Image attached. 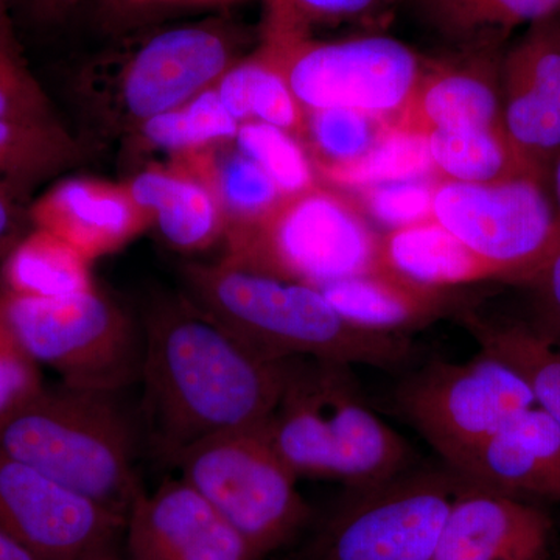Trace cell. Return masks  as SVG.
<instances>
[{
	"label": "cell",
	"mask_w": 560,
	"mask_h": 560,
	"mask_svg": "<svg viewBox=\"0 0 560 560\" xmlns=\"http://www.w3.org/2000/svg\"><path fill=\"white\" fill-rule=\"evenodd\" d=\"M186 296L265 359H315L397 371L415 360L404 334L357 326L319 289L237 267L186 264Z\"/></svg>",
	"instance_id": "obj_2"
},
{
	"label": "cell",
	"mask_w": 560,
	"mask_h": 560,
	"mask_svg": "<svg viewBox=\"0 0 560 560\" xmlns=\"http://www.w3.org/2000/svg\"><path fill=\"white\" fill-rule=\"evenodd\" d=\"M526 283L533 287L536 294L540 316L537 327L560 338V253Z\"/></svg>",
	"instance_id": "obj_39"
},
{
	"label": "cell",
	"mask_w": 560,
	"mask_h": 560,
	"mask_svg": "<svg viewBox=\"0 0 560 560\" xmlns=\"http://www.w3.org/2000/svg\"><path fill=\"white\" fill-rule=\"evenodd\" d=\"M489 54L477 51V57L463 65L425 66L410 98L386 125L423 138L441 128H504L503 103Z\"/></svg>",
	"instance_id": "obj_19"
},
{
	"label": "cell",
	"mask_w": 560,
	"mask_h": 560,
	"mask_svg": "<svg viewBox=\"0 0 560 560\" xmlns=\"http://www.w3.org/2000/svg\"><path fill=\"white\" fill-rule=\"evenodd\" d=\"M237 2L241 0H97V5L114 24L135 27L167 14L226 9Z\"/></svg>",
	"instance_id": "obj_38"
},
{
	"label": "cell",
	"mask_w": 560,
	"mask_h": 560,
	"mask_svg": "<svg viewBox=\"0 0 560 560\" xmlns=\"http://www.w3.org/2000/svg\"><path fill=\"white\" fill-rule=\"evenodd\" d=\"M315 171L330 186L350 187L353 190L436 175L427 138L389 127L374 149L360 160L316 167Z\"/></svg>",
	"instance_id": "obj_31"
},
{
	"label": "cell",
	"mask_w": 560,
	"mask_h": 560,
	"mask_svg": "<svg viewBox=\"0 0 560 560\" xmlns=\"http://www.w3.org/2000/svg\"><path fill=\"white\" fill-rule=\"evenodd\" d=\"M0 560H38L21 544L11 539L9 534L0 529Z\"/></svg>",
	"instance_id": "obj_41"
},
{
	"label": "cell",
	"mask_w": 560,
	"mask_h": 560,
	"mask_svg": "<svg viewBox=\"0 0 560 560\" xmlns=\"http://www.w3.org/2000/svg\"><path fill=\"white\" fill-rule=\"evenodd\" d=\"M434 183L427 179L399 180L357 190L361 208L390 231L431 219Z\"/></svg>",
	"instance_id": "obj_36"
},
{
	"label": "cell",
	"mask_w": 560,
	"mask_h": 560,
	"mask_svg": "<svg viewBox=\"0 0 560 560\" xmlns=\"http://www.w3.org/2000/svg\"><path fill=\"white\" fill-rule=\"evenodd\" d=\"M44 386L39 364L0 315V423L35 399Z\"/></svg>",
	"instance_id": "obj_37"
},
{
	"label": "cell",
	"mask_w": 560,
	"mask_h": 560,
	"mask_svg": "<svg viewBox=\"0 0 560 560\" xmlns=\"http://www.w3.org/2000/svg\"><path fill=\"white\" fill-rule=\"evenodd\" d=\"M0 300H2V290H0Z\"/></svg>",
	"instance_id": "obj_46"
},
{
	"label": "cell",
	"mask_w": 560,
	"mask_h": 560,
	"mask_svg": "<svg viewBox=\"0 0 560 560\" xmlns=\"http://www.w3.org/2000/svg\"><path fill=\"white\" fill-rule=\"evenodd\" d=\"M241 58V36L226 22L173 25L92 61L81 72L79 91L105 128L131 136L212 88Z\"/></svg>",
	"instance_id": "obj_5"
},
{
	"label": "cell",
	"mask_w": 560,
	"mask_h": 560,
	"mask_svg": "<svg viewBox=\"0 0 560 560\" xmlns=\"http://www.w3.org/2000/svg\"><path fill=\"white\" fill-rule=\"evenodd\" d=\"M28 2L36 3V5L44 7V9L60 11L77 5L80 0H28Z\"/></svg>",
	"instance_id": "obj_43"
},
{
	"label": "cell",
	"mask_w": 560,
	"mask_h": 560,
	"mask_svg": "<svg viewBox=\"0 0 560 560\" xmlns=\"http://www.w3.org/2000/svg\"><path fill=\"white\" fill-rule=\"evenodd\" d=\"M460 324L480 346V352L521 375L537 407L560 425V338L534 324L506 323L464 312Z\"/></svg>",
	"instance_id": "obj_23"
},
{
	"label": "cell",
	"mask_w": 560,
	"mask_h": 560,
	"mask_svg": "<svg viewBox=\"0 0 560 560\" xmlns=\"http://www.w3.org/2000/svg\"><path fill=\"white\" fill-rule=\"evenodd\" d=\"M234 143L270 176L282 195L296 194L318 184L311 154L289 131L249 120L241 124Z\"/></svg>",
	"instance_id": "obj_34"
},
{
	"label": "cell",
	"mask_w": 560,
	"mask_h": 560,
	"mask_svg": "<svg viewBox=\"0 0 560 560\" xmlns=\"http://www.w3.org/2000/svg\"><path fill=\"white\" fill-rule=\"evenodd\" d=\"M223 243L221 260L316 289L388 267L359 206L319 183L228 228Z\"/></svg>",
	"instance_id": "obj_6"
},
{
	"label": "cell",
	"mask_w": 560,
	"mask_h": 560,
	"mask_svg": "<svg viewBox=\"0 0 560 560\" xmlns=\"http://www.w3.org/2000/svg\"><path fill=\"white\" fill-rule=\"evenodd\" d=\"M268 436L298 478L364 488L411 469L412 451L361 396L350 364L291 359Z\"/></svg>",
	"instance_id": "obj_3"
},
{
	"label": "cell",
	"mask_w": 560,
	"mask_h": 560,
	"mask_svg": "<svg viewBox=\"0 0 560 560\" xmlns=\"http://www.w3.org/2000/svg\"><path fill=\"white\" fill-rule=\"evenodd\" d=\"M460 488L444 469H408L349 489L320 533L318 560H433Z\"/></svg>",
	"instance_id": "obj_11"
},
{
	"label": "cell",
	"mask_w": 560,
	"mask_h": 560,
	"mask_svg": "<svg viewBox=\"0 0 560 560\" xmlns=\"http://www.w3.org/2000/svg\"><path fill=\"white\" fill-rule=\"evenodd\" d=\"M130 560H256L246 541L186 481L140 490L125 521Z\"/></svg>",
	"instance_id": "obj_14"
},
{
	"label": "cell",
	"mask_w": 560,
	"mask_h": 560,
	"mask_svg": "<svg viewBox=\"0 0 560 560\" xmlns=\"http://www.w3.org/2000/svg\"><path fill=\"white\" fill-rule=\"evenodd\" d=\"M172 464L257 559L290 544L311 521L300 478L272 445L267 423L197 442Z\"/></svg>",
	"instance_id": "obj_7"
},
{
	"label": "cell",
	"mask_w": 560,
	"mask_h": 560,
	"mask_svg": "<svg viewBox=\"0 0 560 560\" xmlns=\"http://www.w3.org/2000/svg\"><path fill=\"white\" fill-rule=\"evenodd\" d=\"M0 529L38 560H75L114 545L125 518L0 451Z\"/></svg>",
	"instance_id": "obj_13"
},
{
	"label": "cell",
	"mask_w": 560,
	"mask_h": 560,
	"mask_svg": "<svg viewBox=\"0 0 560 560\" xmlns=\"http://www.w3.org/2000/svg\"><path fill=\"white\" fill-rule=\"evenodd\" d=\"M213 90L238 124L261 121L289 131L301 142L304 140L307 110L302 108L285 77L261 47L232 65L213 84Z\"/></svg>",
	"instance_id": "obj_27"
},
{
	"label": "cell",
	"mask_w": 560,
	"mask_h": 560,
	"mask_svg": "<svg viewBox=\"0 0 560 560\" xmlns=\"http://www.w3.org/2000/svg\"><path fill=\"white\" fill-rule=\"evenodd\" d=\"M431 219L515 282H529L560 253L558 213L540 179H436Z\"/></svg>",
	"instance_id": "obj_12"
},
{
	"label": "cell",
	"mask_w": 560,
	"mask_h": 560,
	"mask_svg": "<svg viewBox=\"0 0 560 560\" xmlns=\"http://www.w3.org/2000/svg\"><path fill=\"white\" fill-rule=\"evenodd\" d=\"M0 9H5V0H0Z\"/></svg>",
	"instance_id": "obj_45"
},
{
	"label": "cell",
	"mask_w": 560,
	"mask_h": 560,
	"mask_svg": "<svg viewBox=\"0 0 560 560\" xmlns=\"http://www.w3.org/2000/svg\"><path fill=\"white\" fill-rule=\"evenodd\" d=\"M0 290L11 296L58 300L95 289L91 261L50 232L32 228L2 257Z\"/></svg>",
	"instance_id": "obj_25"
},
{
	"label": "cell",
	"mask_w": 560,
	"mask_h": 560,
	"mask_svg": "<svg viewBox=\"0 0 560 560\" xmlns=\"http://www.w3.org/2000/svg\"><path fill=\"white\" fill-rule=\"evenodd\" d=\"M32 228L57 235L95 261L124 249L151 228L145 212L125 183L66 178L44 191L28 208Z\"/></svg>",
	"instance_id": "obj_17"
},
{
	"label": "cell",
	"mask_w": 560,
	"mask_h": 560,
	"mask_svg": "<svg viewBox=\"0 0 560 560\" xmlns=\"http://www.w3.org/2000/svg\"><path fill=\"white\" fill-rule=\"evenodd\" d=\"M22 201L24 198L0 184V259L32 230L28 209L22 208Z\"/></svg>",
	"instance_id": "obj_40"
},
{
	"label": "cell",
	"mask_w": 560,
	"mask_h": 560,
	"mask_svg": "<svg viewBox=\"0 0 560 560\" xmlns=\"http://www.w3.org/2000/svg\"><path fill=\"white\" fill-rule=\"evenodd\" d=\"M0 315L28 355L69 388L117 394L140 381L142 327L97 287L58 300L2 293Z\"/></svg>",
	"instance_id": "obj_8"
},
{
	"label": "cell",
	"mask_w": 560,
	"mask_h": 560,
	"mask_svg": "<svg viewBox=\"0 0 560 560\" xmlns=\"http://www.w3.org/2000/svg\"><path fill=\"white\" fill-rule=\"evenodd\" d=\"M319 290L346 319L389 334L425 326L441 318L451 304L444 289L415 282L390 267L329 283Z\"/></svg>",
	"instance_id": "obj_21"
},
{
	"label": "cell",
	"mask_w": 560,
	"mask_h": 560,
	"mask_svg": "<svg viewBox=\"0 0 560 560\" xmlns=\"http://www.w3.org/2000/svg\"><path fill=\"white\" fill-rule=\"evenodd\" d=\"M168 160L189 168L215 195L226 230L256 219L282 197L270 176L243 154L234 140L212 143Z\"/></svg>",
	"instance_id": "obj_28"
},
{
	"label": "cell",
	"mask_w": 560,
	"mask_h": 560,
	"mask_svg": "<svg viewBox=\"0 0 560 560\" xmlns=\"http://www.w3.org/2000/svg\"><path fill=\"white\" fill-rule=\"evenodd\" d=\"M555 189H556V197H558V202H559L558 221H559V226H560V153H559V156L556 158V162H555Z\"/></svg>",
	"instance_id": "obj_44"
},
{
	"label": "cell",
	"mask_w": 560,
	"mask_h": 560,
	"mask_svg": "<svg viewBox=\"0 0 560 560\" xmlns=\"http://www.w3.org/2000/svg\"><path fill=\"white\" fill-rule=\"evenodd\" d=\"M388 130L385 119L361 110L329 108L307 110L305 149L313 165L349 164L363 158Z\"/></svg>",
	"instance_id": "obj_33"
},
{
	"label": "cell",
	"mask_w": 560,
	"mask_h": 560,
	"mask_svg": "<svg viewBox=\"0 0 560 560\" xmlns=\"http://www.w3.org/2000/svg\"><path fill=\"white\" fill-rule=\"evenodd\" d=\"M75 560H124L120 558L119 552L114 550V545H108V547L98 548V550H94L88 552V555L81 556V558Z\"/></svg>",
	"instance_id": "obj_42"
},
{
	"label": "cell",
	"mask_w": 560,
	"mask_h": 560,
	"mask_svg": "<svg viewBox=\"0 0 560 560\" xmlns=\"http://www.w3.org/2000/svg\"><path fill=\"white\" fill-rule=\"evenodd\" d=\"M383 256L394 271L434 289L503 279L499 268L481 259L433 219L383 235Z\"/></svg>",
	"instance_id": "obj_22"
},
{
	"label": "cell",
	"mask_w": 560,
	"mask_h": 560,
	"mask_svg": "<svg viewBox=\"0 0 560 560\" xmlns=\"http://www.w3.org/2000/svg\"><path fill=\"white\" fill-rule=\"evenodd\" d=\"M0 119L38 125L61 124L49 97L14 43L5 9H0Z\"/></svg>",
	"instance_id": "obj_35"
},
{
	"label": "cell",
	"mask_w": 560,
	"mask_h": 560,
	"mask_svg": "<svg viewBox=\"0 0 560 560\" xmlns=\"http://www.w3.org/2000/svg\"><path fill=\"white\" fill-rule=\"evenodd\" d=\"M438 179L488 184L514 178L544 180L523 160L503 127H451L427 136Z\"/></svg>",
	"instance_id": "obj_26"
},
{
	"label": "cell",
	"mask_w": 560,
	"mask_h": 560,
	"mask_svg": "<svg viewBox=\"0 0 560 560\" xmlns=\"http://www.w3.org/2000/svg\"><path fill=\"white\" fill-rule=\"evenodd\" d=\"M551 540L536 504L460 480L433 560H545Z\"/></svg>",
	"instance_id": "obj_16"
},
{
	"label": "cell",
	"mask_w": 560,
	"mask_h": 560,
	"mask_svg": "<svg viewBox=\"0 0 560 560\" xmlns=\"http://www.w3.org/2000/svg\"><path fill=\"white\" fill-rule=\"evenodd\" d=\"M396 401L451 470L536 405L521 375L481 352L464 363L431 361L405 378Z\"/></svg>",
	"instance_id": "obj_10"
},
{
	"label": "cell",
	"mask_w": 560,
	"mask_h": 560,
	"mask_svg": "<svg viewBox=\"0 0 560 560\" xmlns=\"http://www.w3.org/2000/svg\"><path fill=\"white\" fill-rule=\"evenodd\" d=\"M116 394L44 386L0 423V451L127 521L139 495L136 431Z\"/></svg>",
	"instance_id": "obj_4"
},
{
	"label": "cell",
	"mask_w": 560,
	"mask_h": 560,
	"mask_svg": "<svg viewBox=\"0 0 560 560\" xmlns=\"http://www.w3.org/2000/svg\"><path fill=\"white\" fill-rule=\"evenodd\" d=\"M238 127L212 86L178 108L147 120L131 136L139 149L164 151L172 158L234 140Z\"/></svg>",
	"instance_id": "obj_30"
},
{
	"label": "cell",
	"mask_w": 560,
	"mask_h": 560,
	"mask_svg": "<svg viewBox=\"0 0 560 560\" xmlns=\"http://www.w3.org/2000/svg\"><path fill=\"white\" fill-rule=\"evenodd\" d=\"M77 158L79 147L61 124L0 119V184L21 198L75 164Z\"/></svg>",
	"instance_id": "obj_29"
},
{
	"label": "cell",
	"mask_w": 560,
	"mask_h": 560,
	"mask_svg": "<svg viewBox=\"0 0 560 560\" xmlns=\"http://www.w3.org/2000/svg\"><path fill=\"white\" fill-rule=\"evenodd\" d=\"M125 184L173 250L197 254L223 242L226 220L215 195L178 161L147 165Z\"/></svg>",
	"instance_id": "obj_20"
},
{
	"label": "cell",
	"mask_w": 560,
	"mask_h": 560,
	"mask_svg": "<svg viewBox=\"0 0 560 560\" xmlns=\"http://www.w3.org/2000/svg\"><path fill=\"white\" fill-rule=\"evenodd\" d=\"M305 110L346 108L389 119L408 102L425 65L385 35L337 40H261Z\"/></svg>",
	"instance_id": "obj_9"
},
{
	"label": "cell",
	"mask_w": 560,
	"mask_h": 560,
	"mask_svg": "<svg viewBox=\"0 0 560 560\" xmlns=\"http://www.w3.org/2000/svg\"><path fill=\"white\" fill-rule=\"evenodd\" d=\"M142 338L143 418L160 458L271 418L290 360L254 352L186 294L154 301Z\"/></svg>",
	"instance_id": "obj_1"
},
{
	"label": "cell",
	"mask_w": 560,
	"mask_h": 560,
	"mask_svg": "<svg viewBox=\"0 0 560 560\" xmlns=\"http://www.w3.org/2000/svg\"><path fill=\"white\" fill-rule=\"evenodd\" d=\"M261 40L313 38L341 25H375L400 0H261Z\"/></svg>",
	"instance_id": "obj_32"
},
{
	"label": "cell",
	"mask_w": 560,
	"mask_h": 560,
	"mask_svg": "<svg viewBox=\"0 0 560 560\" xmlns=\"http://www.w3.org/2000/svg\"><path fill=\"white\" fill-rule=\"evenodd\" d=\"M431 32L471 51L492 50L523 24L560 16V0H407Z\"/></svg>",
	"instance_id": "obj_24"
},
{
	"label": "cell",
	"mask_w": 560,
	"mask_h": 560,
	"mask_svg": "<svg viewBox=\"0 0 560 560\" xmlns=\"http://www.w3.org/2000/svg\"><path fill=\"white\" fill-rule=\"evenodd\" d=\"M256 560H259V559H256Z\"/></svg>",
	"instance_id": "obj_47"
},
{
	"label": "cell",
	"mask_w": 560,
	"mask_h": 560,
	"mask_svg": "<svg viewBox=\"0 0 560 560\" xmlns=\"http://www.w3.org/2000/svg\"><path fill=\"white\" fill-rule=\"evenodd\" d=\"M501 73L504 130L523 160L545 176L560 153V16L530 24Z\"/></svg>",
	"instance_id": "obj_15"
},
{
	"label": "cell",
	"mask_w": 560,
	"mask_h": 560,
	"mask_svg": "<svg viewBox=\"0 0 560 560\" xmlns=\"http://www.w3.org/2000/svg\"><path fill=\"white\" fill-rule=\"evenodd\" d=\"M452 471L467 485L515 499L560 501V425L534 405Z\"/></svg>",
	"instance_id": "obj_18"
}]
</instances>
